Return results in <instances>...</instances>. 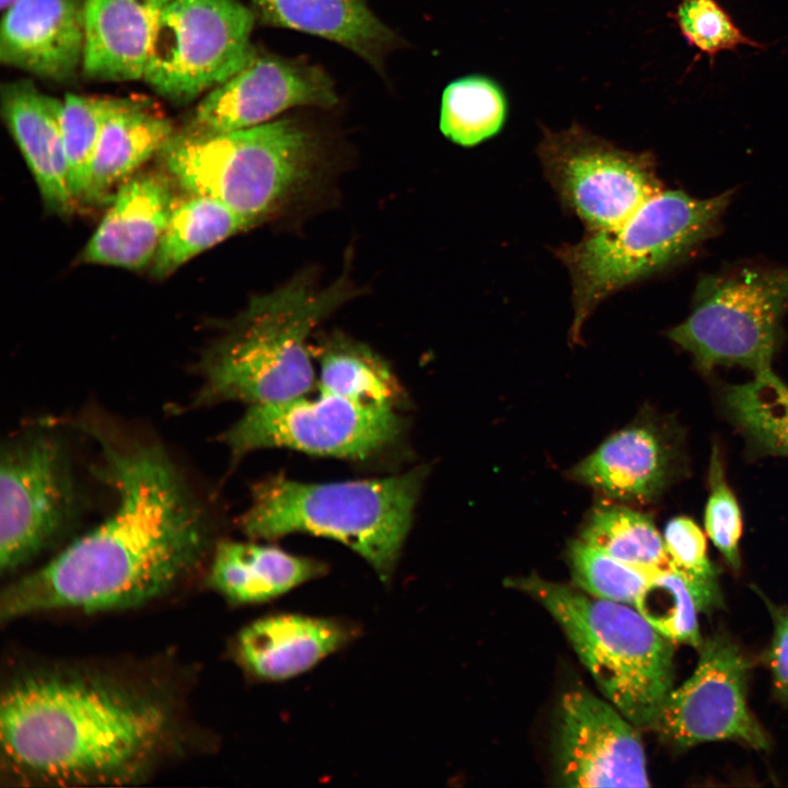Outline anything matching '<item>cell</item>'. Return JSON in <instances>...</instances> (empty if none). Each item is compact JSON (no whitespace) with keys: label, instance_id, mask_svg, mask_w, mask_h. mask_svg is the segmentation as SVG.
I'll list each match as a JSON object with an SVG mask.
<instances>
[{"label":"cell","instance_id":"9","mask_svg":"<svg viewBox=\"0 0 788 788\" xmlns=\"http://www.w3.org/2000/svg\"><path fill=\"white\" fill-rule=\"evenodd\" d=\"M256 16L241 0H169L163 7L143 80L183 104L227 81L255 54Z\"/></svg>","mask_w":788,"mask_h":788},{"label":"cell","instance_id":"30","mask_svg":"<svg viewBox=\"0 0 788 788\" xmlns=\"http://www.w3.org/2000/svg\"><path fill=\"white\" fill-rule=\"evenodd\" d=\"M135 99L67 94L61 101L60 126L76 204H85L92 159L107 119Z\"/></svg>","mask_w":788,"mask_h":788},{"label":"cell","instance_id":"16","mask_svg":"<svg viewBox=\"0 0 788 788\" xmlns=\"http://www.w3.org/2000/svg\"><path fill=\"white\" fill-rule=\"evenodd\" d=\"M85 0H18L4 10L0 61L63 82L82 69Z\"/></svg>","mask_w":788,"mask_h":788},{"label":"cell","instance_id":"11","mask_svg":"<svg viewBox=\"0 0 788 788\" xmlns=\"http://www.w3.org/2000/svg\"><path fill=\"white\" fill-rule=\"evenodd\" d=\"M546 179L587 232L614 228L661 192L650 152H631L579 124L542 127L536 149Z\"/></svg>","mask_w":788,"mask_h":788},{"label":"cell","instance_id":"8","mask_svg":"<svg viewBox=\"0 0 788 788\" xmlns=\"http://www.w3.org/2000/svg\"><path fill=\"white\" fill-rule=\"evenodd\" d=\"M788 310V268L743 267L703 276L688 316L668 331L702 371L770 369Z\"/></svg>","mask_w":788,"mask_h":788},{"label":"cell","instance_id":"19","mask_svg":"<svg viewBox=\"0 0 788 788\" xmlns=\"http://www.w3.org/2000/svg\"><path fill=\"white\" fill-rule=\"evenodd\" d=\"M61 101L28 80L1 89V113L34 179L45 207L59 216L76 207L60 126Z\"/></svg>","mask_w":788,"mask_h":788},{"label":"cell","instance_id":"4","mask_svg":"<svg viewBox=\"0 0 788 788\" xmlns=\"http://www.w3.org/2000/svg\"><path fill=\"white\" fill-rule=\"evenodd\" d=\"M425 477L422 467L334 483L270 476L254 485L239 525L253 540L294 533L333 538L359 554L387 581L410 530Z\"/></svg>","mask_w":788,"mask_h":788},{"label":"cell","instance_id":"32","mask_svg":"<svg viewBox=\"0 0 788 788\" xmlns=\"http://www.w3.org/2000/svg\"><path fill=\"white\" fill-rule=\"evenodd\" d=\"M634 607L669 640L700 647L699 610L691 587L676 570L660 571L638 596Z\"/></svg>","mask_w":788,"mask_h":788},{"label":"cell","instance_id":"36","mask_svg":"<svg viewBox=\"0 0 788 788\" xmlns=\"http://www.w3.org/2000/svg\"><path fill=\"white\" fill-rule=\"evenodd\" d=\"M769 660L775 685L788 698V613L780 615L776 623Z\"/></svg>","mask_w":788,"mask_h":788},{"label":"cell","instance_id":"15","mask_svg":"<svg viewBox=\"0 0 788 788\" xmlns=\"http://www.w3.org/2000/svg\"><path fill=\"white\" fill-rule=\"evenodd\" d=\"M559 709L556 770L561 786H649L638 727L613 704L576 688L563 696Z\"/></svg>","mask_w":788,"mask_h":788},{"label":"cell","instance_id":"3","mask_svg":"<svg viewBox=\"0 0 788 788\" xmlns=\"http://www.w3.org/2000/svg\"><path fill=\"white\" fill-rule=\"evenodd\" d=\"M351 293L343 278L318 288L302 274L254 297L201 359L195 403L251 406L306 395L316 383L309 337Z\"/></svg>","mask_w":788,"mask_h":788},{"label":"cell","instance_id":"14","mask_svg":"<svg viewBox=\"0 0 788 788\" xmlns=\"http://www.w3.org/2000/svg\"><path fill=\"white\" fill-rule=\"evenodd\" d=\"M337 94L322 69L255 51L250 61L198 103L181 131L221 134L264 124L296 106L332 107Z\"/></svg>","mask_w":788,"mask_h":788},{"label":"cell","instance_id":"33","mask_svg":"<svg viewBox=\"0 0 788 788\" xmlns=\"http://www.w3.org/2000/svg\"><path fill=\"white\" fill-rule=\"evenodd\" d=\"M663 541L672 569L681 573L692 589L699 612H711L722 604L718 568L707 556L706 538L697 523L686 517L671 519Z\"/></svg>","mask_w":788,"mask_h":788},{"label":"cell","instance_id":"27","mask_svg":"<svg viewBox=\"0 0 788 788\" xmlns=\"http://www.w3.org/2000/svg\"><path fill=\"white\" fill-rule=\"evenodd\" d=\"M722 404L755 455L788 457V386L770 369L726 386Z\"/></svg>","mask_w":788,"mask_h":788},{"label":"cell","instance_id":"22","mask_svg":"<svg viewBox=\"0 0 788 788\" xmlns=\"http://www.w3.org/2000/svg\"><path fill=\"white\" fill-rule=\"evenodd\" d=\"M256 20L335 42L383 70L399 37L373 14L366 0H252Z\"/></svg>","mask_w":788,"mask_h":788},{"label":"cell","instance_id":"20","mask_svg":"<svg viewBox=\"0 0 788 788\" xmlns=\"http://www.w3.org/2000/svg\"><path fill=\"white\" fill-rule=\"evenodd\" d=\"M354 629L340 621L301 614H275L245 626L236 654L252 675L282 681L300 675L344 647Z\"/></svg>","mask_w":788,"mask_h":788},{"label":"cell","instance_id":"5","mask_svg":"<svg viewBox=\"0 0 788 788\" xmlns=\"http://www.w3.org/2000/svg\"><path fill=\"white\" fill-rule=\"evenodd\" d=\"M559 624L606 699L636 727H653L673 690V641L628 604L536 576L508 579Z\"/></svg>","mask_w":788,"mask_h":788},{"label":"cell","instance_id":"17","mask_svg":"<svg viewBox=\"0 0 788 788\" xmlns=\"http://www.w3.org/2000/svg\"><path fill=\"white\" fill-rule=\"evenodd\" d=\"M173 183L167 173L158 172L124 181L81 260L131 270L151 264L176 201Z\"/></svg>","mask_w":788,"mask_h":788},{"label":"cell","instance_id":"26","mask_svg":"<svg viewBox=\"0 0 788 788\" xmlns=\"http://www.w3.org/2000/svg\"><path fill=\"white\" fill-rule=\"evenodd\" d=\"M318 392L397 407L404 392L387 363L362 343L336 333L316 348Z\"/></svg>","mask_w":788,"mask_h":788},{"label":"cell","instance_id":"13","mask_svg":"<svg viewBox=\"0 0 788 788\" xmlns=\"http://www.w3.org/2000/svg\"><path fill=\"white\" fill-rule=\"evenodd\" d=\"M693 674L667 696L652 728L685 749L714 740H737L765 750L768 740L746 705L749 662L728 638L704 640Z\"/></svg>","mask_w":788,"mask_h":788},{"label":"cell","instance_id":"1","mask_svg":"<svg viewBox=\"0 0 788 788\" xmlns=\"http://www.w3.org/2000/svg\"><path fill=\"white\" fill-rule=\"evenodd\" d=\"M100 448L95 474L116 496L112 513L35 571L7 587L2 622L34 613L126 609L166 592L207 552L210 523L158 442L86 427Z\"/></svg>","mask_w":788,"mask_h":788},{"label":"cell","instance_id":"34","mask_svg":"<svg viewBox=\"0 0 788 788\" xmlns=\"http://www.w3.org/2000/svg\"><path fill=\"white\" fill-rule=\"evenodd\" d=\"M670 15L687 44L711 63L720 53L734 51L740 46L765 48L763 43L746 36L717 0H681Z\"/></svg>","mask_w":788,"mask_h":788},{"label":"cell","instance_id":"7","mask_svg":"<svg viewBox=\"0 0 788 788\" xmlns=\"http://www.w3.org/2000/svg\"><path fill=\"white\" fill-rule=\"evenodd\" d=\"M311 135L282 119L221 134L175 131L157 154L187 194L211 197L257 223L310 175Z\"/></svg>","mask_w":788,"mask_h":788},{"label":"cell","instance_id":"18","mask_svg":"<svg viewBox=\"0 0 788 788\" xmlns=\"http://www.w3.org/2000/svg\"><path fill=\"white\" fill-rule=\"evenodd\" d=\"M677 452L665 429L638 421L606 439L570 475L624 502H648L671 482Z\"/></svg>","mask_w":788,"mask_h":788},{"label":"cell","instance_id":"12","mask_svg":"<svg viewBox=\"0 0 788 788\" xmlns=\"http://www.w3.org/2000/svg\"><path fill=\"white\" fill-rule=\"evenodd\" d=\"M78 497L70 460L53 431L11 438L0 460V569L12 572L72 522Z\"/></svg>","mask_w":788,"mask_h":788},{"label":"cell","instance_id":"35","mask_svg":"<svg viewBox=\"0 0 788 788\" xmlns=\"http://www.w3.org/2000/svg\"><path fill=\"white\" fill-rule=\"evenodd\" d=\"M709 495L705 507V530L726 561L740 567L739 543L742 534V514L738 500L728 485L719 449L711 451L708 471Z\"/></svg>","mask_w":788,"mask_h":788},{"label":"cell","instance_id":"37","mask_svg":"<svg viewBox=\"0 0 788 788\" xmlns=\"http://www.w3.org/2000/svg\"><path fill=\"white\" fill-rule=\"evenodd\" d=\"M15 1H18V0H0L1 10L4 11L8 7H10Z\"/></svg>","mask_w":788,"mask_h":788},{"label":"cell","instance_id":"31","mask_svg":"<svg viewBox=\"0 0 788 788\" xmlns=\"http://www.w3.org/2000/svg\"><path fill=\"white\" fill-rule=\"evenodd\" d=\"M569 563L573 582L582 592L633 606L662 571L618 560L581 540L570 545Z\"/></svg>","mask_w":788,"mask_h":788},{"label":"cell","instance_id":"28","mask_svg":"<svg viewBox=\"0 0 788 788\" xmlns=\"http://www.w3.org/2000/svg\"><path fill=\"white\" fill-rule=\"evenodd\" d=\"M508 101L494 79L470 74L449 83L442 94L440 130L451 141L473 147L505 126Z\"/></svg>","mask_w":788,"mask_h":788},{"label":"cell","instance_id":"23","mask_svg":"<svg viewBox=\"0 0 788 788\" xmlns=\"http://www.w3.org/2000/svg\"><path fill=\"white\" fill-rule=\"evenodd\" d=\"M322 561L250 542L225 541L213 554L209 584L234 604L273 600L325 572Z\"/></svg>","mask_w":788,"mask_h":788},{"label":"cell","instance_id":"29","mask_svg":"<svg viewBox=\"0 0 788 788\" xmlns=\"http://www.w3.org/2000/svg\"><path fill=\"white\" fill-rule=\"evenodd\" d=\"M581 541L628 564L672 569L663 537L652 519L626 507L611 503L594 507L582 529Z\"/></svg>","mask_w":788,"mask_h":788},{"label":"cell","instance_id":"21","mask_svg":"<svg viewBox=\"0 0 788 788\" xmlns=\"http://www.w3.org/2000/svg\"><path fill=\"white\" fill-rule=\"evenodd\" d=\"M169 0H85L82 71L99 81L143 79Z\"/></svg>","mask_w":788,"mask_h":788},{"label":"cell","instance_id":"25","mask_svg":"<svg viewBox=\"0 0 788 788\" xmlns=\"http://www.w3.org/2000/svg\"><path fill=\"white\" fill-rule=\"evenodd\" d=\"M254 224L211 197L187 194L173 206L151 275L165 278L194 256Z\"/></svg>","mask_w":788,"mask_h":788},{"label":"cell","instance_id":"6","mask_svg":"<svg viewBox=\"0 0 788 788\" xmlns=\"http://www.w3.org/2000/svg\"><path fill=\"white\" fill-rule=\"evenodd\" d=\"M730 198V193L696 198L661 190L618 225L557 247L572 286L571 340L579 341L584 322L604 299L669 268L709 237Z\"/></svg>","mask_w":788,"mask_h":788},{"label":"cell","instance_id":"10","mask_svg":"<svg viewBox=\"0 0 788 788\" xmlns=\"http://www.w3.org/2000/svg\"><path fill=\"white\" fill-rule=\"evenodd\" d=\"M403 422L396 407L318 392L292 399L251 405L221 437L239 459L267 448L366 460L392 447Z\"/></svg>","mask_w":788,"mask_h":788},{"label":"cell","instance_id":"24","mask_svg":"<svg viewBox=\"0 0 788 788\" xmlns=\"http://www.w3.org/2000/svg\"><path fill=\"white\" fill-rule=\"evenodd\" d=\"M175 132L171 120L149 101L134 100L105 123L91 164L86 205H97L158 154Z\"/></svg>","mask_w":788,"mask_h":788},{"label":"cell","instance_id":"2","mask_svg":"<svg viewBox=\"0 0 788 788\" xmlns=\"http://www.w3.org/2000/svg\"><path fill=\"white\" fill-rule=\"evenodd\" d=\"M165 727L158 705L79 676H24L1 696L2 755L16 773L36 779L131 778L158 749Z\"/></svg>","mask_w":788,"mask_h":788}]
</instances>
